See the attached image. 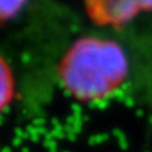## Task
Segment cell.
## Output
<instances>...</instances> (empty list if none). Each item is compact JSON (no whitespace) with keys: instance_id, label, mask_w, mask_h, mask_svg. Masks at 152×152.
<instances>
[{"instance_id":"obj_1","label":"cell","mask_w":152,"mask_h":152,"mask_svg":"<svg viewBox=\"0 0 152 152\" xmlns=\"http://www.w3.org/2000/svg\"><path fill=\"white\" fill-rule=\"evenodd\" d=\"M128 75L126 52L114 41L86 37L76 41L60 62L64 89L80 102H100L122 86Z\"/></svg>"},{"instance_id":"obj_2","label":"cell","mask_w":152,"mask_h":152,"mask_svg":"<svg viewBox=\"0 0 152 152\" xmlns=\"http://www.w3.org/2000/svg\"><path fill=\"white\" fill-rule=\"evenodd\" d=\"M85 8L94 23L119 28L141 12L152 10V0H85Z\"/></svg>"},{"instance_id":"obj_3","label":"cell","mask_w":152,"mask_h":152,"mask_svg":"<svg viewBox=\"0 0 152 152\" xmlns=\"http://www.w3.org/2000/svg\"><path fill=\"white\" fill-rule=\"evenodd\" d=\"M0 89H1V108L4 109L7 104L12 102L13 94H14V81L12 71L9 70V66L7 65L5 60H1V71H0Z\"/></svg>"},{"instance_id":"obj_4","label":"cell","mask_w":152,"mask_h":152,"mask_svg":"<svg viewBox=\"0 0 152 152\" xmlns=\"http://www.w3.org/2000/svg\"><path fill=\"white\" fill-rule=\"evenodd\" d=\"M27 0H0V14L4 22L15 17Z\"/></svg>"}]
</instances>
